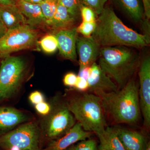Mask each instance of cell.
Listing matches in <instances>:
<instances>
[{
    "mask_svg": "<svg viewBox=\"0 0 150 150\" xmlns=\"http://www.w3.org/2000/svg\"><path fill=\"white\" fill-rule=\"evenodd\" d=\"M18 0H0V5L16 6Z\"/></svg>",
    "mask_w": 150,
    "mask_h": 150,
    "instance_id": "e575fe53",
    "label": "cell"
},
{
    "mask_svg": "<svg viewBox=\"0 0 150 150\" xmlns=\"http://www.w3.org/2000/svg\"><path fill=\"white\" fill-rule=\"evenodd\" d=\"M41 49L46 54L55 53L58 49V43L56 36L52 34L44 36L39 41Z\"/></svg>",
    "mask_w": 150,
    "mask_h": 150,
    "instance_id": "44dd1931",
    "label": "cell"
},
{
    "mask_svg": "<svg viewBox=\"0 0 150 150\" xmlns=\"http://www.w3.org/2000/svg\"><path fill=\"white\" fill-rule=\"evenodd\" d=\"M38 39L37 30L27 24L8 30L0 38V57L3 59L14 52L35 49L39 45Z\"/></svg>",
    "mask_w": 150,
    "mask_h": 150,
    "instance_id": "ba28073f",
    "label": "cell"
},
{
    "mask_svg": "<svg viewBox=\"0 0 150 150\" xmlns=\"http://www.w3.org/2000/svg\"><path fill=\"white\" fill-rule=\"evenodd\" d=\"M93 93L100 98L105 113L114 123L135 125L139 121V87L134 80L131 79L116 91H96Z\"/></svg>",
    "mask_w": 150,
    "mask_h": 150,
    "instance_id": "7a4b0ae2",
    "label": "cell"
},
{
    "mask_svg": "<svg viewBox=\"0 0 150 150\" xmlns=\"http://www.w3.org/2000/svg\"><path fill=\"white\" fill-rule=\"evenodd\" d=\"M113 128L126 150H146L149 142L144 134L121 127Z\"/></svg>",
    "mask_w": 150,
    "mask_h": 150,
    "instance_id": "9a60e30c",
    "label": "cell"
},
{
    "mask_svg": "<svg viewBox=\"0 0 150 150\" xmlns=\"http://www.w3.org/2000/svg\"><path fill=\"white\" fill-rule=\"evenodd\" d=\"M76 19L64 6L59 2L54 16L47 25L58 30L67 29L74 24Z\"/></svg>",
    "mask_w": 150,
    "mask_h": 150,
    "instance_id": "d6986e66",
    "label": "cell"
},
{
    "mask_svg": "<svg viewBox=\"0 0 150 150\" xmlns=\"http://www.w3.org/2000/svg\"><path fill=\"white\" fill-rule=\"evenodd\" d=\"M74 147L75 150H98L96 141L90 138L77 142Z\"/></svg>",
    "mask_w": 150,
    "mask_h": 150,
    "instance_id": "484cf974",
    "label": "cell"
},
{
    "mask_svg": "<svg viewBox=\"0 0 150 150\" xmlns=\"http://www.w3.org/2000/svg\"><path fill=\"white\" fill-rule=\"evenodd\" d=\"M79 1L81 4L91 8L98 16L102 12L107 0H79Z\"/></svg>",
    "mask_w": 150,
    "mask_h": 150,
    "instance_id": "603a6c76",
    "label": "cell"
},
{
    "mask_svg": "<svg viewBox=\"0 0 150 150\" xmlns=\"http://www.w3.org/2000/svg\"><path fill=\"white\" fill-rule=\"evenodd\" d=\"M28 65L21 56H8L0 62V102L14 96L21 88Z\"/></svg>",
    "mask_w": 150,
    "mask_h": 150,
    "instance_id": "5b68a950",
    "label": "cell"
},
{
    "mask_svg": "<svg viewBox=\"0 0 150 150\" xmlns=\"http://www.w3.org/2000/svg\"><path fill=\"white\" fill-rule=\"evenodd\" d=\"M59 2L64 6L70 13L76 18L80 13L81 3L79 0H59Z\"/></svg>",
    "mask_w": 150,
    "mask_h": 150,
    "instance_id": "cb8c5ba5",
    "label": "cell"
},
{
    "mask_svg": "<svg viewBox=\"0 0 150 150\" xmlns=\"http://www.w3.org/2000/svg\"><path fill=\"white\" fill-rule=\"evenodd\" d=\"M78 33L76 28L74 27L58 30L54 35L58 41L60 54L64 59L73 62L77 60Z\"/></svg>",
    "mask_w": 150,
    "mask_h": 150,
    "instance_id": "4fadbf2b",
    "label": "cell"
},
{
    "mask_svg": "<svg viewBox=\"0 0 150 150\" xmlns=\"http://www.w3.org/2000/svg\"><path fill=\"white\" fill-rule=\"evenodd\" d=\"M144 5L145 17L148 20L150 18V0H142Z\"/></svg>",
    "mask_w": 150,
    "mask_h": 150,
    "instance_id": "d6a6232c",
    "label": "cell"
},
{
    "mask_svg": "<svg viewBox=\"0 0 150 150\" xmlns=\"http://www.w3.org/2000/svg\"><path fill=\"white\" fill-rule=\"evenodd\" d=\"M87 81L89 86L88 92L93 93L96 91H116L118 90L116 84L95 62L91 66L90 76Z\"/></svg>",
    "mask_w": 150,
    "mask_h": 150,
    "instance_id": "5bb4252c",
    "label": "cell"
},
{
    "mask_svg": "<svg viewBox=\"0 0 150 150\" xmlns=\"http://www.w3.org/2000/svg\"><path fill=\"white\" fill-rule=\"evenodd\" d=\"M8 30V29L6 27L5 25L0 18V38H1L5 35Z\"/></svg>",
    "mask_w": 150,
    "mask_h": 150,
    "instance_id": "836d02e7",
    "label": "cell"
},
{
    "mask_svg": "<svg viewBox=\"0 0 150 150\" xmlns=\"http://www.w3.org/2000/svg\"><path fill=\"white\" fill-rule=\"evenodd\" d=\"M116 6L134 21H142L145 17L142 0H111Z\"/></svg>",
    "mask_w": 150,
    "mask_h": 150,
    "instance_id": "ac0fdd59",
    "label": "cell"
},
{
    "mask_svg": "<svg viewBox=\"0 0 150 150\" xmlns=\"http://www.w3.org/2000/svg\"><path fill=\"white\" fill-rule=\"evenodd\" d=\"M1 57H0V62H1Z\"/></svg>",
    "mask_w": 150,
    "mask_h": 150,
    "instance_id": "f35d334b",
    "label": "cell"
},
{
    "mask_svg": "<svg viewBox=\"0 0 150 150\" xmlns=\"http://www.w3.org/2000/svg\"><path fill=\"white\" fill-rule=\"evenodd\" d=\"M16 6L25 18L28 25L34 28L47 25L40 5L18 0Z\"/></svg>",
    "mask_w": 150,
    "mask_h": 150,
    "instance_id": "2e32d148",
    "label": "cell"
},
{
    "mask_svg": "<svg viewBox=\"0 0 150 150\" xmlns=\"http://www.w3.org/2000/svg\"><path fill=\"white\" fill-rule=\"evenodd\" d=\"M93 134L85 131L78 122L64 136L50 141L48 146L43 150H66L78 142L90 138Z\"/></svg>",
    "mask_w": 150,
    "mask_h": 150,
    "instance_id": "7c38bea8",
    "label": "cell"
},
{
    "mask_svg": "<svg viewBox=\"0 0 150 150\" xmlns=\"http://www.w3.org/2000/svg\"><path fill=\"white\" fill-rule=\"evenodd\" d=\"M66 150H75L74 149V145L71 146L69 147Z\"/></svg>",
    "mask_w": 150,
    "mask_h": 150,
    "instance_id": "8d00e7d4",
    "label": "cell"
},
{
    "mask_svg": "<svg viewBox=\"0 0 150 150\" xmlns=\"http://www.w3.org/2000/svg\"><path fill=\"white\" fill-rule=\"evenodd\" d=\"M139 101L141 114L144 118V127L147 131L150 128V59L146 57L139 66Z\"/></svg>",
    "mask_w": 150,
    "mask_h": 150,
    "instance_id": "9c48e42d",
    "label": "cell"
},
{
    "mask_svg": "<svg viewBox=\"0 0 150 150\" xmlns=\"http://www.w3.org/2000/svg\"><path fill=\"white\" fill-rule=\"evenodd\" d=\"M51 103V111L43 117L38 123L43 138L50 141L64 136L76 123V119L67 107L64 98L61 100L55 97Z\"/></svg>",
    "mask_w": 150,
    "mask_h": 150,
    "instance_id": "52a82bcc",
    "label": "cell"
},
{
    "mask_svg": "<svg viewBox=\"0 0 150 150\" xmlns=\"http://www.w3.org/2000/svg\"><path fill=\"white\" fill-rule=\"evenodd\" d=\"M100 45L93 38L81 36L76 40V52L79 56V70L91 67L100 56Z\"/></svg>",
    "mask_w": 150,
    "mask_h": 150,
    "instance_id": "8fae6325",
    "label": "cell"
},
{
    "mask_svg": "<svg viewBox=\"0 0 150 150\" xmlns=\"http://www.w3.org/2000/svg\"><path fill=\"white\" fill-rule=\"evenodd\" d=\"M28 99L30 103L34 105L45 101L44 95L38 91L31 92L28 96Z\"/></svg>",
    "mask_w": 150,
    "mask_h": 150,
    "instance_id": "f1b7e54d",
    "label": "cell"
},
{
    "mask_svg": "<svg viewBox=\"0 0 150 150\" xmlns=\"http://www.w3.org/2000/svg\"><path fill=\"white\" fill-rule=\"evenodd\" d=\"M59 1V0H43L39 4L46 19V25L54 16Z\"/></svg>",
    "mask_w": 150,
    "mask_h": 150,
    "instance_id": "7402d4cb",
    "label": "cell"
},
{
    "mask_svg": "<svg viewBox=\"0 0 150 150\" xmlns=\"http://www.w3.org/2000/svg\"><path fill=\"white\" fill-rule=\"evenodd\" d=\"M35 111L42 117H44L49 114L51 109V103L44 101L34 105Z\"/></svg>",
    "mask_w": 150,
    "mask_h": 150,
    "instance_id": "83f0119b",
    "label": "cell"
},
{
    "mask_svg": "<svg viewBox=\"0 0 150 150\" xmlns=\"http://www.w3.org/2000/svg\"><path fill=\"white\" fill-rule=\"evenodd\" d=\"M99 56L98 65L120 89L131 79L140 64L138 54L126 46L103 47Z\"/></svg>",
    "mask_w": 150,
    "mask_h": 150,
    "instance_id": "277c9868",
    "label": "cell"
},
{
    "mask_svg": "<svg viewBox=\"0 0 150 150\" xmlns=\"http://www.w3.org/2000/svg\"><path fill=\"white\" fill-rule=\"evenodd\" d=\"M96 27V22H82L81 24L76 28L78 33H80L85 37L91 36Z\"/></svg>",
    "mask_w": 150,
    "mask_h": 150,
    "instance_id": "d4e9b609",
    "label": "cell"
},
{
    "mask_svg": "<svg viewBox=\"0 0 150 150\" xmlns=\"http://www.w3.org/2000/svg\"><path fill=\"white\" fill-rule=\"evenodd\" d=\"M68 108L85 131L102 134L107 127L100 98L88 92L68 93L64 97Z\"/></svg>",
    "mask_w": 150,
    "mask_h": 150,
    "instance_id": "3957f363",
    "label": "cell"
},
{
    "mask_svg": "<svg viewBox=\"0 0 150 150\" xmlns=\"http://www.w3.org/2000/svg\"><path fill=\"white\" fill-rule=\"evenodd\" d=\"M78 76L74 73H69L65 75L63 82L66 86L74 88Z\"/></svg>",
    "mask_w": 150,
    "mask_h": 150,
    "instance_id": "4dcf8cb0",
    "label": "cell"
},
{
    "mask_svg": "<svg viewBox=\"0 0 150 150\" xmlns=\"http://www.w3.org/2000/svg\"><path fill=\"white\" fill-rule=\"evenodd\" d=\"M0 18L8 30L27 24L25 18L16 6L0 5Z\"/></svg>",
    "mask_w": 150,
    "mask_h": 150,
    "instance_id": "e0dca14e",
    "label": "cell"
},
{
    "mask_svg": "<svg viewBox=\"0 0 150 150\" xmlns=\"http://www.w3.org/2000/svg\"><path fill=\"white\" fill-rule=\"evenodd\" d=\"M43 138L39 124L33 120L0 135V148L3 150H43Z\"/></svg>",
    "mask_w": 150,
    "mask_h": 150,
    "instance_id": "8992f818",
    "label": "cell"
},
{
    "mask_svg": "<svg viewBox=\"0 0 150 150\" xmlns=\"http://www.w3.org/2000/svg\"><path fill=\"white\" fill-rule=\"evenodd\" d=\"M30 113L10 106H0V135L13 130L20 125L33 121Z\"/></svg>",
    "mask_w": 150,
    "mask_h": 150,
    "instance_id": "30bf717a",
    "label": "cell"
},
{
    "mask_svg": "<svg viewBox=\"0 0 150 150\" xmlns=\"http://www.w3.org/2000/svg\"><path fill=\"white\" fill-rule=\"evenodd\" d=\"M146 150H150V142H149V144H148L147 147V148H146Z\"/></svg>",
    "mask_w": 150,
    "mask_h": 150,
    "instance_id": "74e56055",
    "label": "cell"
},
{
    "mask_svg": "<svg viewBox=\"0 0 150 150\" xmlns=\"http://www.w3.org/2000/svg\"><path fill=\"white\" fill-rule=\"evenodd\" d=\"M100 46H123L142 48L150 44L149 36L127 27L110 7H105L97 18L96 27L91 35Z\"/></svg>",
    "mask_w": 150,
    "mask_h": 150,
    "instance_id": "6da1fadb",
    "label": "cell"
},
{
    "mask_svg": "<svg viewBox=\"0 0 150 150\" xmlns=\"http://www.w3.org/2000/svg\"><path fill=\"white\" fill-rule=\"evenodd\" d=\"M23 1L26 2L30 3V4H40L43 0H23Z\"/></svg>",
    "mask_w": 150,
    "mask_h": 150,
    "instance_id": "d590c367",
    "label": "cell"
},
{
    "mask_svg": "<svg viewBox=\"0 0 150 150\" xmlns=\"http://www.w3.org/2000/svg\"><path fill=\"white\" fill-rule=\"evenodd\" d=\"M91 74V67H88L79 70L78 76L81 77L87 80Z\"/></svg>",
    "mask_w": 150,
    "mask_h": 150,
    "instance_id": "1f68e13d",
    "label": "cell"
},
{
    "mask_svg": "<svg viewBox=\"0 0 150 150\" xmlns=\"http://www.w3.org/2000/svg\"><path fill=\"white\" fill-rule=\"evenodd\" d=\"M97 137L100 142L98 150H126L113 127L107 126L104 132Z\"/></svg>",
    "mask_w": 150,
    "mask_h": 150,
    "instance_id": "ffe728a7",
    "label": "cell"
},
{
    "mask_svg": "<svg viewBox=\"0 0 150 150\" xmlns=\"http://www.w3.org/2000/svg\"><path fill=\"white\" fill-rule=\"evenodd\" d=\"M80 13L81 16L83 21H96L97 16L90 8L81 4Z\"/></svg>",
    "mask_w": 150,
    "mask_h": 150,
    "instance_id": "4316f807",
    "label": "cell"
},
{
    "mask_svg": "<svg viewBox=\"0 0 150 150\" xmlns=\"http://www.w3.org/2000/svg\"><path fill=\"white\" fill-rule=\"evenodd\" d=\"M74 88L78 91L81 92L88 91L89 86L87 80L78 76Z\"/></svg>",
    "mask_w": 150,
    "mask_h": 150,
    "instance_id": "f546056e",
    "label": "cell"
}]
</instances>
